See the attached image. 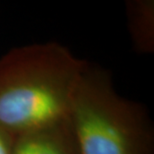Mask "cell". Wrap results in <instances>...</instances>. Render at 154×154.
<instances>
[{
	"label": "cell",
	"instance_id": "obj_3",
	"mask_svg": "<svg viewBox=\"0 0 154 154\" xmlns=\"http://www.w3.org/2000/svg\"><path fill=\"white\" fill-rule=\"evenodd\" d=\"M12 154H80L67 117L59 122L18 135Z\"/></svg>",
	"mask_w": 154,
	"mask_h": 154
},
{
	"label": "cell",
	"instance_id": "obj_4",
	"mask_svg": "<svg viewBox=\"0 0 154 154\" xmlns=\"http://www.w3.org/2000/svg\"><path fill=\"white\" fill-rule=\"evenodd\" d=\"M128 27L135 50L151 53L154 50V2L152 0L128 1Z\"/></svg>",
	"mask_w": 154,
	"mask_h": 154
},
{
	"label": "cell",
	"instance_id": "obj_2",
	"mask_svg": "<svg viewBox=\"0 0 154 154\" xmlns=\"http://www.w3.org/2000/svg\"><path fill=\"white\" fill-rule=\"evenodd\" d=\"M68 119L80 154H153V130L146 112L120 96L102 68L86 64Z\"/></svg>",
	"mask_w": 154,
	"mask_h": 154
},
{
	"label": "cell",
	"instance_id": "obj_1",
	"mask_svg": "<svg viewBox=\"0 0 154 154\" xmlns=\"http://www.w3.org/2000/svg\"><path fill=\"white\" fill-rule=\"evenodd\" d=\"M86 64L56 42L5 53L0 58V126L15 138L66 119Z\"/></svg>",
	"mask_w": 154,
	"mask_h": 154
},
{
	"label": "cell",
	"instance_id": "obj_5",
	"mask_svg": "<svg viewBox=\"0 0 154 154\" xmlns=\"http://www.w3.org/2000/svg\"><path fill=\"white\" fill-rule=\"evenodd\" d=\"M14 137L0 126V154H12Z\"/></svg>",
	"mask_w": 154,
	"mask_h": 154
}]
</instances>
